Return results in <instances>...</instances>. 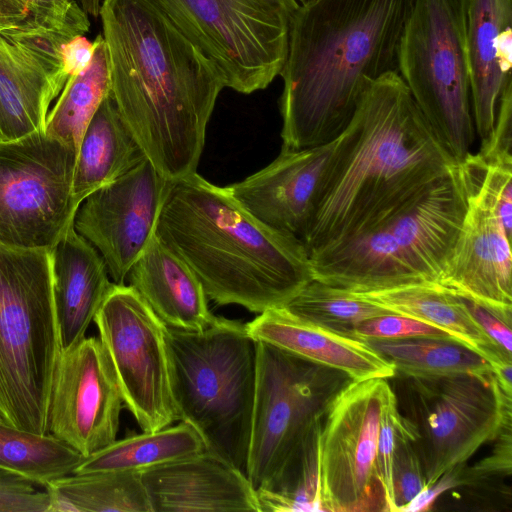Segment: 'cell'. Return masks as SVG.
Segmentation results:
<instances>
[{
  "label": "cell",
  "instance_id": "obj_1",
  "mask_svg": "<svg viewBox=\"0 0 512 512\" xmlns=\"http://www.w3.org/2000/svg\"><path fill=\"white\" fill-rule=\"evenodd\" d=\"M110 96L145 158L167 181L197 172L225 88L213 63L152 0H102Z\"/></svg>",
  "mask_w": 512,
  "mask_h": 512
},
{
  "label": "cell",
  "instance_id": "obj_2",
  "mask_svg": "<svg viewBox=\"0 0 512 512\" xmlns=\"http://www.w3.org/2000/svg\"><path fill=\"white\" fill-rule=\"evenodd\" d=\"M457 165L399 73L387 72L366 85L339 135L302 242L311 254L348 239Z\"/></svg>",
  "mask_w": 512,
  "mask_h": 512
},
{
  "label": "cell",
  "instance_id": "obj_3",
  "mask_svg": "<svg viewBox=\"0 0 512 512\" xmlns=\"http://www.w3.org/2000/svg\"><path fill=\"white\" fill-rule=\"evenodd\" d=\"M413 0H316L294 13L280 72L282 148L336 139L366 85L398 72V50Z\"/></svg>",
  "mask_w": 512,
  "mask_h": 512
},
{
  "label": "cell",
  "instance_id": "obj_4",
  "mask_svg": "<svg viewBox=\"0 0 512 512\" xmlns=\"http://www.w3.org/2000/svg\"><path fill=\"white\" fill-rule=\"evenodd\" d=\"M155 236L190 267L218 305L260 314L284 306L313 280L301 239L263 224L227 186L197 172L169 182Z\"/></svg>",
  "mask_w": 512,
  "mask_h": 512
},
{
  "label": "cell",
  "instance_id": "obj_5",
  "mask_svg": "<svg viewBox=\"0 0 512 512\" xmlns=\"http://www.w3.org/2000/svg\"><path fill=\"white\" fill-rule=\"evenodd\" d=\"M352 381L340 370L257 342L246 475L263 512L294 510L317 466L324 415Z\"/></svg>",
  "mask_w": 512,
  "mask_h": 512
},
{
  "label": "cell",
  "instance_id": "obj_6",
  "mask_svg": "<svg viewBox=\"0 0 512 512\" xmlns=\"http://www.w3.org/2000/svg\"><path fill=\"white\" fill-rule=\"evenodd\" d=\"M466 207L458 164L359 233L309 254L313 279L349 291L439 285Z\"/></svg>",
  "mask_w": 512,
  "mask_h": 512
},
{
  "label": "cell",
  "instance_id": "obj_7",
  "mask_svg": "<svg viewBox=\"0 0 512 512\" xmlns=\"http://www.w3.org/2000/svg\"><path fill=\"white\" fill-rule=\"evenodd\" d=\"M168 328L178 421L246 474L257 341L245 324L223 317L202 331Z\"/></svg>",
  "mask_w": 512,
  "mask_h": 512
},
{
  "label": "cell",
  "instance_id": "obj_8",
  "mask_svg": "<svg viewBox=\"0 0 512 512\" xmlns=\"http://www.w3.org/2000/svg\"><path fill=\"white\" fill-rule=\"evenodd\" d=\"M61 340L48 248L0 243V420L47 432Z\"/></svg>",
  "mask_w": 512,
  "mask_h": 512
},
{
  "label": "cell",
  "instance_id": "obj_9",
  "mask_svg": "<svg viewBox=\"0 0 512 512\" xmlns=\"http://www.w3.org/2000/svg\"><path fill=\"white\" fill-rule=\"evenodd\" d=\"M468 0H413L398 50V73L457 164L475 140L466 44Z\"/></svg>",
  "mask_w": 512,
  "mask_h": 512
},
{
  "label": "cell",
  "instance_id": "obj_10",
  "mask_svg": "<svg viewBox=\"0 0 512 512\" xmlns=\"http://www.w3.org/2000/svg\"><path fill=\"white\" fill-rule=\"evenodd\" d=\"M398 410L411 430L426 487L465 463L512 423V396L495 373L412 377L395 374Z\"/></svg>",
  "mask_w": 512,
  "mask_h": 512
},
{
  "label": "cell",
  "instance_id": "obj_11",
  "mask_svg": "<svg viewBox=\"0 0 512 512\" xmlns=\"http://www.w3.org/2000/svg\"><path fill=\"white\" fill-rule=\"evenodd\" d=\"M214 65L225 88L251 94L282 70L297 0H152Z\"/></svg>",
  "mask_w": 512,
  "mask_h": 512
},
{
  "label": "cell",
  "instance_id": "obj_12",
  "mask_svg": "<svg viewBox=\"0 0 512 512\" xmlns=\"http://www.w3.org/2000/svg\"><path fill=\"white\" fill-rule=\"evenodd\" d=\"M467 187L461 228L439 285L512 320V157L459 163Z\"/></svg>",
  "mask_w": 512,
  "mask_h": 512
},
{
  "label": "cell",
  "instance_id": "obj_13",
  "mask_svg": "<svg viewBox=\"0 0 512 512\" xmlns=\"http://www.w3.org/2000/svg\"><path fill=\"white\" fill-rule=\"evenodd\" d=\"M76 151L38 131L0 142V243L52 249L74 223Z\"/></svg>",
  "mask_w": 512,
  "mask_h": 512
},
{
  "label": "cell",
  "instance_id": "obj_14",
  "mask_svg": "<svg viewBox=\"0 0 512 512\" xmlns=\"http://www.w3.org/2000/svg\"><path fill=\"white\" fill-rule=\"evenodd\" d=\"M93 322L142 431L178 421L168 326L130 285L113 284Z\"/></svg>",
  "mask_w": 512,
  "mask_h": 512
},
{
  "label": "cell",
  "instance_id": "obj_15",
  "mask_svg": "<svg viewBox=\"0 0 512 512\" xmlns=\"http://www.w3.org/2000/svg\"><path fill=\"white\" fill-rule=\"evenodd\" d=\"M388 379L352 381L329 405L317 437L322 511L387 512L376 457Z\"/></svg>",
  "mask_w": 512,
  "mask_h": 512
},
{
  "label": "cell",
  "instance_id": "obj_16",
  "mask_svg": "<svg viewBox=\"0 0 512 512\" xmlns=\"http://www.w3.org/2000/svg\"><path fill=\"white\" fill-rule=\"evenodd\" d=\"M123 404L99 337L61 349L49 395L48 433L86 458L116 440Z\"/></svg>",
  "mask_w": 512,
  "mask_h": 512
},
{
  "label": "cell",
  "instance_id": "obj_17",
  "mask_svg": "<svg viewBox=\"0 0 512 512\" xmlns=\"http://www.w3.org/2000/svg\"><path fill=\"white\" fill-rule=\"evenodd\" d=\"M169 182L144 159L78 207L74 227L101 255L113 283L124 284L155 235Z\"/></svg>",
  "mask_w": 512,
  "mask_h": 512
},
{
  "label": "cell",
  "instance_id": "obj_18",
  "mask_svg": "<svg viewBox=\"0 0 512 512\" xmlns=\"http://www.w3.org/2000/svg\"><path fill=\"white\" fill-rule=\"evenodd\" d=\"M339 136L325 144L281 149L267 166L228 187L268 227L301 239L315 212Z\"/></svg>",
  "mask_w": 512,
  "mask_h": 512
},
{
  "label": "cell",
  "instance_id": "obj_19",
  "mask_svg": "<svg viewBox=\"0 0 512 512\" xmlns=\"http://www.w3.org/2000/svg\"><path fill=\"white\" fill-rule=\"evenodd\" d=\"M140 477L152 512H262L247 475L207 449Z\"/></svg>",
  "mask_w": 512,
  "mask_h": 512
},
{
  "label": "cell",
  "instance_id": "obj_20",
  "mask_svg": "<svg viewBox=\"0 0 512 512\" xmlns=\"http://www.w3.org/2000/svg\"><path fill=\"white\" fill-rule=\"evenodd\" d=\"M257 342L340 370L353 381L390 379L395 366L365 339L344 335L301 318L284 306L270 308L245 324Z\"/></svg>",
  "mask_w": 512,
  "mask_h": 512
},
{
  "label": "cell",
  "instance_id": "obj_21",
  "mask_svg": "<svg viewBox=\"0 0 512 512\" xmlns=\"http://www.w3.org/2000/svg\"><path fill=\"white\" fill-rule=\"evenodd\" d=\"M512 0H468L466 44L472 117L485 144L491 137L501 95L512 81Z\"/></svg>",
  "mask_w": 512,
  "mask_h": 512
},
{
  "label": "cell",
  "instance_id": "obj_22",
  "mask_svg": "<svg viewBox=\"0 0 512 512\" xmlns=\"http://www.w3.org/2000/svg\"><path fill=\"white\" fill-rule=\"evenodd\" d=\"M67 80L62 63L0 35V142L45 131Z\"/></svg>",
  "mask_w": 512,
  "mask_h": 512
},
{
  "label": "cell",
  "instance_id": "obj_23",
  "mask_svg": "<svg viewBox=\"0 0 512 512\" xmlns=\"http://www.w3.org/2000/svg\"><path fill=\"white\" fill-rule=\"evenodd\" d=\"M53 297L61 347L81 341L113 286L98 251L74 223L51 249Z\"/></svg>",
  "mask_w": 512,
  "mask_h": 512
},
{
  "label": "cell",
  "instance_id": "obj_24",
  "mask_svg": "<svg viewBox=\"0 0 512 512\" xmlns=\"http://www.w3.org/2000/svg\"><path fill=\"white\" fill-rule=\"evenodd\" d=\"M127 279L168 327L202 331L217 319L208 308V298L196 275L155 235Z\"/></svg>",
  "mask_w": 512,
  "mask_h": 512
},
{
  "label": "cell",
  "instance_id": "obj_25",
  "mask_svg": "<svg viewBox=\"0 0 512 512\" xmlns=\"http://www.w3.org/2000/svg\"><path fill=\"white\" fill-rule=\"evenodd\" d=\"M350 292L391 313L411 317L445 331L454 340L483 356L494 373L512 364V357L505 354L474 319L465 299L438 284Z\"/></svg>",
  "mask_w": 512,
  "mask_h": 512
},
{
  "label": "cell",
  "instance_id": "obj_26",
  "mask_svg": "<svg viewBox=\"0 0 512 512\" xmlns=\"http://www.w3.org/2000/svg\"><path fill=\"white\" fill-rule=\"evenodd\" d=\"M144 159L109 93L89 122L79 146L71 189L74 207L78 209L88 195Z\"/></svg>",
  "mask_w": 512,
  "mask_h": 512
},
{
  "label": "cell",
  "instance_id": "obj_27",
  "mask_svg": "<svg viewBox=\"0 0 512 512\" xmlns=\"http://www.w3.org/2000/svg\"><path fill=\"white\" fill-rule=\"evenodd\" d=\"M205 449L199 434L180 422L162 429L115 440L84 458L73 473L126 472L145 470L184 458Z\"/></svg>",
  "mask_w": 512,
  "mask_h": 512
},
{
  "label": "cell",
  "instance_id": "obj_28",
  "mask_svg": "<svg viewBox=\"0 0 512 512\" xmlns=\"http://www.w3.org/2000/svg\"><path fill=\"white\" fill-rule=\"evenodd\" d=\"M44 489L51 512H152L140 473H72Z\"/></svg>",
  "mask_w": 512,
  "mask_h": 512
},
{
  "label": "cell",
  "instance_id": "obj_29",
  "mask_svg": "<svg viewBox=\"0 0 512 512\" xmlns=\"http://www.w3.org/2000/svg\"><path fill=\"white\" fill-rule=\"evenodd\" d=\"M89 66L68 78L45 123L47 135L72 147L78 153L85 130L103 99L110 93V70L102 34L94 39Z\"/></svg>",
  "mask_w": 512,
  "mask_h": 512
},
{
  "label": "cell",
  "instance_id": "obj_30",
  "mask_svg": "<svg viewBox=\"0 0 512 512\" xmlns=\"http://www.w3.org/2000/svg\"><path fill=\"white\" fill-rule=\"evenodd\" d=\"M392 362L396 373L427 377L469 373L488 376L494 373L480 354L453 339L417 337L406 339H365Z\"/></svg>",
  "mask_w": 512,
  "mask_h": 512
},
{
  "label": "cell",
  "instance_id": "obj_31",
  "mask_svg": "<svg viewBox=\"0 0 512 512\" xmlns=\"http://www.w3.org/2000/svg\"><path fill=\"white\" fill-rule=\"evenodd\" d=\"M84 458L50 433L21 430L0 420V468L42 488L72 474Z\"/></svg>",
  "mask_w": 512,
  "mask_h": 512
},
{
  "label": "cell",
  "instance_id": "obj_32",
  "mask_svg": "<svg viewBox=\"0 0 512 512\" xmlns=\"http://www.w3.org/2000/svg\"><path fill=\"white\" fill-rule=\"evenodd\" d=\"M284 307L293 314L335 332L353 336L354 328L364 320L389 314L350 291L315 279L307 283Z\"/></svg>",
  "mask_w": 512,
  "mask_h": 512
},
{
  "label": "cell",
  "instance_id": "obj_33",
  "mask_svg": "<svg viewBox=\"0 0 512 512\" xmlns=\"http://www.w3.org/2000/svg\"><path fill=\"white\" fill-rule=\"evenodd\" d=\"M90 29L77 0H0V35L57 33L73 38Z\"/></svg>",
  "mask_w": 512,
  "mask_h": 512
},
{
  "label": "cell",
  "instance_id": "obj_34",
  "mask_svg": "<svg viewBox=\"0 0 512 512\" xmlns=\"http://www.w3.org/2000/svg\"><path fill=\"white\" fill-rule=\"evenodd\" d=\"M392 482L396 512H399L426 487L425 475L413 442V435L402 416L395 432Z\"/></svg>",
  "mask_w": 512,
  "mask_h": 512
},
{
  "label": "cell",
  "instance_id": "obj_35",
  "mask_svg": "<svg viewBox=\"0 0 512 512\" xmlns=\"http://www.w3.org/2000/svg\"><path fill=\"white\" fill-rule=\"evenodd\" d=\"M353 336L361 339H406L417 337L453 339L448 333L433 325L395 313L362 321L354 328Z\"/></svg>",
  "mask_w": 512,
  "mask_h": 512
},
{
  "label": "cell",
  "instance_id": "obj_36",
  "mask_svg": "<svg viewBox=\"0 0 512 512\" xmlns=\"http://www.w3.org/2000/svg\"><path fill=\"white\" fill-rule=\"evenodd\" d=\"M400 416L396 397L393 389H391L382 409L376 457L377 471L385 495L387 512H396L393 495L392 462L395 432Z\"/></svg>",
  "mask_w": 512,
  "mask_h": 512
},
{
  "label": "cell",
  "instance_id": "obj_37",
  "mask_svg": "<svg viewBox=\"0 0 512 512\" xmlns=\"http://www.w3.org/2000/svg\"><path fill=\"white\" fill-rule=\"evenodd\" d=\"M29 479L0 468V512H51L49 493Z\"/></svg>",
  "mask_w": 512,
  "mask_h": 512
},
{
  "label": "cell",
  "instance_id": "obj_38",
  "mask_svg": "<svg viewBox=\"0 0 512 512\" xmlns=\"http://www.w3.org/2000/svg\"><path fill=\"white\" fill-rule=\"evenodd\" d=\"M511 424H507L496 437L498 441L491 455L482 459L471 471L464 474L466 483L491 474L509 475L511 473Z\"/></svg>",
  "mask_w": 512,
  "mask_h": 512
},
{
  "label": "cell",
  "instance_id": "obj_39",
  "mask_svg": "<svg viewBox=\"0 0 512 512\" xmlns=\"http://www.w3.org/2000/svg\"><path fill=\"white\" fill-rule=\"evenodd\" d=\"M464 299V298H463ZM470 313L487 336L508 356L512 357L511 324L488 308L466 300Z\"/></svg>",
  "mask_w": 512,
  "mask_h": 512
},
{
  "label": "cell",
  "instance_id": "obj_40",
  "mask_svg": "<svg viewBox=\"0 0 512 512\" xmlns=\"http://www.w3.org/2000/svg\"><path fill=\"white\" fill-rule=\"evenodd\" d=\"M463 464L457 465L445 472L435 483L425 487L399 512L427 511L434 501L445 491L465 484Z\"/></svg>",
  "mask_w": 512,
  "mask_h": 512
},
{
  "label": "cell",
  "instance_id": "obj_41",
  "mask_svg": "<svg viewBox=\"0 0 512 512\" xmlns=\"http://www.w3.org/2000/svg\"><path fill=\"white\" fill-rule=\"evenodd\" d=\"M94 49V41H89L84 35L75 36L62 46L63 71L67 79L89 66Z\"/></svg>",
  "mask_w": 512,
  "mask_h": 512
},
{
  "label": "cell",
  "instance_id": "obj_42",
  "mask_svg": "<svg viewBox=\"0 0 512 512\" xmlns=\"http://www.w3.org/2000/svg\"><path fill=\"white\" fill-rule=\"evenodd\" d=\"M81 8L93 17H98L102 0H78Z\"/></svg>",
  "mask_w": 512,
  "mask_h": 512
},
{
  "label": "cell",
  "instance_id": "obj_43",
  "mask_svg": "<svg viewBox=\"0 0 512 512\" xmlns=\"http://www.w3.org/2000/svg\"><path fill=\"white\" fill-rule=\"evenodd\" d=\"M314 1H316V0H297L299 5H307V4H310V3L314 2Z\"/></svg>",
  "mask_w": 512,
  "mask_h": 512
}]
</instances>
